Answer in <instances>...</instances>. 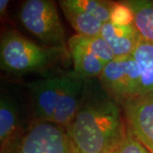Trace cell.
<instances>
[{
    "mask_svg": "<svg viewBox=\"0 0 153 153\" xmlns=\"http://www.w3.org/2000/svg\"><path fill=\"white\" fill-rule=\"evenodd\" d=\"M92 92L87 83L76 116L66 128L76 153H107L127 134L119 105L104 90Z\"/></svg>",
    "mask_w": 153,
    "mask_h": 153,
    "instance_id": "6da1fadb",
    "label": "cell"
},
{
    "mask_svg": "<svg viewBox=\"0 0 153 153\" xmlns=\"http://www.w3.org/2000/svg\"><path fill=\"white\" fill-rule=\"evenodd\" d=\"M88 81L74 71L59 70L28 83L36 121L66 128L78 111Z\"/></svg>",
    "mask_w": 153,
    "mask_h": 153,
    "instance_id": "7a4b0ae2",
    "label": "cell"
},
{
    "mask_svg": "<svg viewBox=\"0 0 153 153\" xmlns=\"http://www.w3.org/2000/svg\"><path fill=\"white\" fill-rule=\"evenodd\" d=\"M69 57L68 49L36 44L14 30L1 37L0 66L10 74L46 71Z\"/></svg>",
    "mask_w": 153,
    "mask_h": 153,
    "instance_id": "3957f363",
    "label": "cell"
},
{
    "mask_svg": "<svg viewBox=\"0 0 153 153\" xmlns=\"http://www.w3.org/2000/svg\"><path fill=\"white\" fill-rule=\"evenodd\" d=\"M22 25L44 45L66 49V34L56 4L51 0H27L20 11Z\"/></svg>",
    "mask_w": 153,
    "mask_h": 153,
    "instance_id": "277c9868",
    "label": "cell"
},
{
    "mask_svg": "<svg viewBox=\"0 0 153 153\" xmlns=\"http://www.w3.org/2000/svg\"><path fill=\"white\" fill-rule=\"evenodd\" d=\"M98 78L100 87L121 106L141 95L140 66L133 54L115 57Z\"/></svg>",
    "mask_w": 153,
    "mask_h": 153,
    "instance_id": "5b68a950",
    "label": "cell"
},
{
    "mask_svg": "<svg viewBox=\"0 0 153 153\" xmlns=\"http://www.w3.org/2000/svg\"><path fill=\"white\" fill-rule=\"evenodd\" d=\"M1 153H76L65 127L35 121Z\"/></svg>",
    "mask_w": 153,
    "mask_h": 153,
    "instance_id": "8992f818",
    "label": "cell"
},
{
    "mask_svg": "<svg viewBox=\"0 0 153 153\" xmlns=\"http://www.w3.org/2000/svg\"><path fill=\"white\" fill-rule=\"evenodd\" d=\"M67 49L73 71L84 79L98 77L115 55L100 36L75 34L68 40Z\"/></svg>",
    "mask_w": 153,
    "mask_h": 153,
    "instance_id": "52a82bcc",
    "label": "cell"
},
{
    "mask_svg": "<svg viewBox=\"0 0 153 153\" xmlns=\"http://www.w3.org/2000/svg\"><path fill=\"white\" fill-rule=\"evenodd\" d=\"M59 5L76 34L100 36L111 20L116 4L102 0H60Z\"/></svg>",
    "mask_w": 153,
    "mask_h": 153,
    "instance_id": "ba28073f",
    "label": "cell"
},
{
    "mask_svg": "<svg viewBox=\"0 0 153 153\" xmlns=\"http://www.w3.org/2000/svg\"><path fill=\"white\" fill-rule=\"evenodd\" d=\"M128 131L153 153V94L140 96L122 105Z\"/></svg>",
    "mask_w": 153,
    "mask_h": 153,
    "instance_id": "9c48e42d",
    "label": "cell"
},
{
    "mask_svg": "<svg viewBox=\"0 0 153 153\" xmlns=\"http://www.w3.org/2000/svg\"><path fill=\"white\" fill-rule=\"evenodd\" d=\"M100 36L109 45L115 57L133 54L142 39L134 22L119 24L110 21L103 25Z\"/></svg>",
    "mask_w": 153,
    "mask_h": 153,
    "instance_id": "30bf717a",
    "label": "cell"
},
{
    "mask_svg": "<svg viewBox=\"0 0 153 153\" xmlns=\"http://www.w3.org/2000/svg\"><path fill=\"white\" fill-rule=\"evenodd\" d=\"M20 111L16 101L5 93L0 99V146L1 151L10 147L24 134Z\"/></svg>",
    "mask_w": 153,
    "mask_h": 153,
    "instance_id": "8fae6325",
    "label": "cell"
},
{
    "mask_svg": "<svg viewBox=\"0 0 153 153\" xmlns=\"http://www.w3.org/2000/svg\"><path fill=\"white\" fill-rule=\"evenodd\" d=\"M122 3L131 11L134 23L143 39L153 43V1L128 0Z\"/></svg>",
    "mask_w": 153,
    "mask_h": 153,
    "instance_id": "7c38bea8",
    "label": "cell"
},
{
    "mask_svg": "<svg viewBox=\"0 0 153 153\" xmlns=\"http://www.w3.org/2000/svg\"><path fill=\"white\" fill-rule=\"evenodd\" d=\"M133 55L140 71L141 95L153 94V43L141 39Z\"/></svg>",
    "mask_w": 153,
    "mask_h": 153,
    "instance_id": "4fadbf2b",
    "label": "cell"
},
{
    "mask_svg": "<svg viewBox=\"0 0 153 153\" xmlns=\"http://www.w3.org/2000/svg\"><path fill=\"white\" fill-rule=\"evenodd\" d=\"M107 153H150L127 129L125 136Z\"/></svg>",
    "mask_w": 153,
    "mask_h": 153,
    "instance_id": "5bb4252c",
    "label": "cell"
},
{
    "mask_svg": "<svg viewBox=\"0 0 153 153\" xmlns=\"http://www.w3.org/2000/svg\"><path fill=\"white\" fill-rule=\"evenodd\" d=\"M9 4H10L9 0H1L0 1V14H1V16L5 15L6 10H7V7L9 5Z\"/></svg>",
    "mask_w": 153,
    "mask_h": 153,
    "instance_id": "9a60e30c",
    "label": "cell"
}]
</instances>
